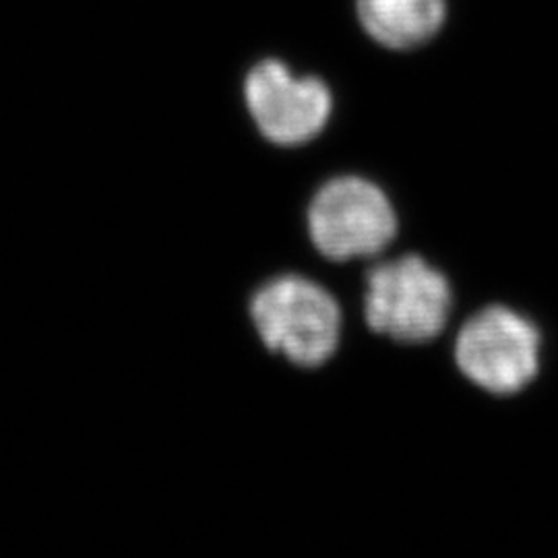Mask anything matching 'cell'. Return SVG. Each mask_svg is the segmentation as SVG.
Masks as SVG:
<instances>
[{
    "label": "cell",
    "mask_w": 558,
    "mask_h": 558,
    "mask_svg": "<svg viewBox=\"0 0 558 558\" xmlns=\"http://www.w3.org/2000/svg\"><path fill=\"white\" fill-rule=\"evenodd\" d=\"M453 308L449 279L418 255L385 260L366 274L364 319L385 338L426 343L439 338Z\"/></svg>",
    "instance_id": "7a4b0ae2"
},
{
    "label": "cell",
    "mask_w": 558,
    "mask_h": 558,
    "mask_svg": "<svg viewBox=\"0 0 558 558\" xmlns=\"http://www.w3.org/2000/svg\"><path fill=\"white\" fill-rule=\"evenodd\" d=\"M366 34L393 50L433 40L447 17V0H356Z\"/></svg>",
    "instance_id": "8992f818"
},
{
    "label": "cell",
    "mask_w": 558,
    "mask_h": 558,
    "mask_svg": "<svg viewBox=\"0 0 558 558\" xmlns=\"http://www.w3.org/2000/svg\"><path fill=\"white\" fill-rule=\"evenodd\" d=\"M308 234L323 257H375L398 234L389 197L371 180L339 177L325 182L308 207Z\"/></svg>",
    "instance_id": "277c9868"
},
{
    "label": "cell",
    "mask_w": 558,
    "mask_h": 558,
    "mask_svg": "<svg viewBox=\"0 0 558 558\" xmlns=\"http://www.w3.org/2000/svg\"><path fill=\"white\" fill-rule=\"evenodd\" d=\"M251 319L271 352L283 354L304 368L325 364L338 350V300L313 279H269L251 300Z\"/></svg>",
    "instance_id": "6da1fadb"
},
{
    "label": "cell",
    "mask_w": 558,
    "mask_h": 558,
    "mask_svg": "<svg viewBox=\"0 0 558 558\" xmlns=\"http://www.w3.org/2000/svg\"><path fill=\"white\" fill-rule=\"evenodd\" d=\"M244 100L260 135L281 147L315 140L333 110L331 92L323 81L296 77L279 60H263L251 69Z\"/></svg>",
    "instance_id": "5b68a950"
},
{
    "label": "cell",
    "mask_w": 558,
    "mask_h": 558,
    "mask_svg": "<svg viewBox=\"0 0 558 558\" xmlns=\"http://www.w3.org/2000/svg\"><path fill=\"white\" fill-rule=\"evenodd\" d=\"M459 371L493 396H515L539 373L538 325L518 311L493 304L463 323L456 341Z\"/></svg>",
    "instance_id": "3957f363"
}]
</instances>
